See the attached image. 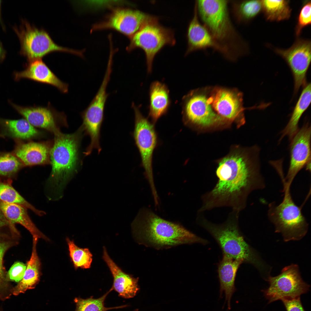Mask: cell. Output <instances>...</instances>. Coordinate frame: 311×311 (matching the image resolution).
<instances>
[{
    "label": "cell",
    "mask_w": 311,
    "mask_h": 311,
    "mask_svg": "<svg viewBox=\"0 0 311 311\" xmlns=\"http://www.w3.org/2000/svg\"><path fill=\"white\" fill-rule=\"evenodd\" d=\"M259 153L232 152L221 160L216 170L218 180L210 191L202 197L201 212L222 207L239 213L246 207L249 194L264 188L266 183L260 172Z\"/></svg>",
    "instance_id": "1"
},
{
    "label": "cell",
    "mask_w": 311,
    "mask_h": 311,
    "mask_svg": "<svg viewBox=\"0 0 311 311\" xmlns=\"http://www.w3.org/2000/svg\"><path fill=\"white\" fill-rule=\"evenodd\" d=\"M229 0L196 1L198 15L220 48L221 55L235 61L249 53L248 43L233 24L228 7Z\"/></svg>",
    "instance_id": "2"
},
{
    "label": "cell",
    "mask_w": 311,
    "mask_h": 311,
    "mask_svg": "<svg viewBox=\"0 0 311 311\" xmlns=\"http://www.w3.org/2000/svg\"><path fill=\"white\" fill-rule=\"evenodd\" d=\"M132 228L138 243L156 249L183 244L208 243L180 224L165 220L147 208L140 210L132 223Z\"/></svg>",
    "instance_id": "3"
},
{
    "label": "cell",
    "mask_w": 311,
    "mask_h": 311,
    "mask_svg": "<svg viewBox=\"0 0 311 311\" xmlns=\"http://www.w3.org/2000/svg\"><path fill=\"white\" fill-rule=\"evenodd\" d=\"M239 214L232 211L226 220L220 224L210 221L200 213L197 219L198 224L216 240L223 255L251 264L262 270L264 268L262 262L255 251L245 241L240 230Z\"/></svg>",
    "instance_id": "4"
},
{
    "label": "cell",
    "mask_w": 311,
    "mask_h": 311,
    "mask_svg": "<svg viewBox=\"0 0 311 311\" xmlns=\"http://www.w3.org/2000/svg\"><path fill=\"white\" fill-rule=\"evenodd\" d=\"M50 150L52 170L48 183L55 192H60L76 170L78 160L79 138L76 134L60 132L54 135Z\"/></svg>",
    "instance_id": "5"
},
{
    "label": "cell",
    "mask_w": 311,
    "mask_h": 311,
    "mask_svg": "<svg viewBox=\"0 0 311 311\" xmlns=\"http://www.w3.org/2000/svg\"><path fill=\"white\" fill-rule=\"evenodd\" d=\"M290 187L283 188L284 197L280 203L273 202L269 204L267 214L275 232L280 233L285 241L301 239L308 228V223L301 208L293 200Z\"/></svg>",
    "instance_id": "6"
},
{
    "label": "cell",
    "mask_w": 311,
    "mask_h": 311,
    "mask_svg": "<svg viewBox=\"0 0 311 311\" xmlns=\"http://www.w3.org/2000/svg\"><path fill=\"white\" fill-rule=\"evenodd\" d=\"M13 28L20 42V54L26 57L29 62L41 59L48 54L54 51L68 52L83 57V51L57 45L45 30L31 24L25 20H22L19 28L14 26Z\"/></svg>",
    "instance_id": "7"
},
{
    "label": "cell",
    "mask_w": 311,
    "mask_h": 311,
    "mask_svg": "<svg viewBox=\"0 0 311 311\" xmlns=\"http://www.w3.org/2000/svg\"><path fill=\"white\" fill-rule=\"evenodd\" d=\"M156 16L147 22L132 36L129 49H142L146 59L148 73L151 72L155 56L165 46L176 43L174 31L162 25Z\"/></svg>",
    "instance_id": "8"
},
{
    "label": "cell",
    "mask_w": 311,
    "mask_h": 311,
    "mask_svg": "<svg viewBox=\"0 0 311 311\" xmlns=\"http://www.w3.org/2000/svg\"><path fill=\"white\" fill-rule=\"evenodd\" d=\"M209 91L207 88L194 90L183 97L182 114L185 125L209 127L223 125L229 122L213 110L210 100Z\"/></svg>",
    "instance_id": "9"
},
{
    "label": "cell",
    "mask_w": 311,
    "mask_h": 311,
    "mask_svg": "<svg viewBox=\"0 0 311 311\" xmlns=\"http://www.w3.org/2000/svg\"><path fill=\"white\" fill-rule=\"evenodd\" d=\"M132 107L135 116L133 136L139 151L145 175L149 184L152 195L157 193L154 181L152 160L153 153L158 143V136L154 124L143 116L139 107L133 103Z\"/></svg>",
    "instance_id": "10"
},
{
    "label": "cell",
    "mask_w": 311,
    "mask_h": 311,
    "mask_svg": "<svg viewBox=\"0 0 311 311\" xmlns=\"http://www.w3.org/2000/svg\"><path fill=\"white\" fill-rule=\"evenodd\" d=\"M111 72L107 70L99 88L87 107L81 113L82 126L86 133L90 139V144L86 153L91 154L96 149L99 153L101 149L100 139L101 127L104 120L105 105L109 94L106 92Z\"/></svg>",
    "instance_id": "11"
},
{
    "label": "cell",
    "mask_w": 311,
    "mask_h": 311,
    "mask_svg": "<svg viewBox=\"0 0 311 311\" xmlns=\"http://www.w3.org/2000/svg\"><path fill=\"white\" fill-rule=\"evenodd\" d=\"M266 280L269 287L263 290L268 304L284 299L293 298L307 293L310 286L302 279L297 265L284 268L281 273L274 277L269 276Z\"/></svg>",
    "instance_id": "12"
},
{
    "label": "cell",
    "mask_w": 311,
    "mask_h": 311,
    "mask_svg": "<svg viewBox=\"0 0 311 311\" xmlns=\"http://www.w3.org/2000/svg\"><path fill=\"white\" fill-rule=\"evenodd\" d=\"M275 52L286 62L292 72L294 81V91L306 85V75L311 60L310 40L299 38L296 39L288 49L274 48Z\"/></svg>",
    "instance_id": "13"
},
{
    "label": "cell",
    "mask_w": 311,
    "mask_h": 311,
    "mask_svg": "<svg viewBox=\"0 0 311 311\" xmlns=\"http://www.w3.org/2000/svg\"><path fill=\"white\" fill-rule=\"evenodd\" d=\"M212 106L219 115L229 122H244L242 94L237 90L216 87L210 89Z\"/></svg>",
    "instance_id": "14"
},
{
    "label": "cell",
    "mask_w": 311,
    "mask_h": 311,
    "mask_svg": "<svg viewBox=\"0 0 311 311\" xmlns=\"http://www.w3.org/2000/svg\"><path fill=\"white\" fill-rule=\"evenodd\" d=\"M156 16L138 10L117 8L94 28L113 29L131 37L144 24Z\"/></svg>",
    "instance_id": "15"
},
{
    "label": "cell",
    "mask_w": 311,
    "mask_h": 311,
    "mask_svg": "<svg viewBox=\"0 0 311 311\" xmlns=\"http://www.w3.org/2000/svg\"><path fill=\"white\" fill-rule=\"evenodd\" d=\"M311 128L308 122L305 124L291 141L290 160L285 177L283 187L290 186L298 172L310 163Z\"/></svg>",
    "instance_id": "16"
},
{
    "label": "cell",
    "mask_w": 311,
    "mask_h": 311,
    "mask_svg": "<svg viewBox=\"0 0 311 311\" xmlns=\"http://www.w3.org/2000/svg\"><path fill=\"white\" fill-rule=\"evenodd\" d=\"M12 106L33 126L45 129L55 135L60 132L57 126L59 120H64V115L58 112L49 103L46 107H22L11 103Z\"/></svg>",
    "instance_id": "17"
},
{
    "label": "cell",
    "mask_w": 311,
    "mask_h": 311,
    "mask_svg": "<svg viewBox=\"0 0 311 311\" xmlns=\"http://www.w3.org/2000/svg\"><path fill=\"white\" fill-rule=\"evenodd\" d=\"M187 46L185 55L198 50L211 48L221 54V50L212 35L199 18L195 2L194 14L186 33Z\"/></svg>",
    "instance_id": "18"
},
{
    "label": "cell",
    "mask_w": 311,
    "mask_h": 311,
    "mask_svg": "<svg viewBox=\"0 0 311 311\" xmlns=\"http://www.w3.org/2000/svg\"><path fill=\"white\" fill-rule=\"evenodd\" d=\"M29 62L24 70L14 73V77L16 80L27 79L52 85L62 93H65L68 92V84L60 80L42 59L36 60Z\"/></svg>",
    "instance_id": "19"
},
{
    "label": "cell",
    "mask_w": 311,
    "mask_h": 311,
    "mask_svg": "<svg viewBox=\"0 0 311 311\" xmlns=\"http://www.w3.org/2000/svg\"><path fill=\"white\" fill-rule=\"evenodd\" d=\"M103 258L113 277L111 289L118 293L119 296L124 298L134 297L139 289V278H135L124 272L110 257L105 246L103 247Z\"/></svg>",
    "instance_id": "20"
},
{
    "label": "cell",
    "mask_w": 311,
    "mask_h": 311,
    "mask_svg": "<svg viewBox=\"0 0 311 311\" xmlns=\"http://www.w3.org/2000/svg\"><path fill=\"white\" fill-rule=\"evenodd\" d=\"M242 261L223 255L218 265V273L220 284L219 297H222L223 293L225 295L224 304L227 303V309H231V301L234 293L236 289L235 281L238 270Z\"/></svg>",
    "instance_id": "21"
},
{
    "label": "cell",
    "mask_w": 311,
    "mask_h": 311,
    "mask_svg": "<svg viewBox=\"0 0 311 311\" xmlns=\"http://www.w3.org/2000/svg\"><path fill=\"white\" fill-rule=\"evenodd\" d=\"M38 239L37 238H33L31 256L27 262L23 278L12 289V293L14 295H18L25 293L28 290L34 288L39 281L41 275V263L36 249Z\"/></svg>",
    "instance_id": "22"
},
{
    "label": "cell",
    "mask_w": 311,
    "mask_h": 311,
    "mask_svg": "<svg viewBox=\"0 0 311 311\" xmlns=\"http://www.w3.org/2000/svg\"><path fill=\"white\" fill-rule=\"evenodd\" d=\"M169 93L167 86L159 81H154L150 86L149 116L154 124L168 110L171 103Z\"/></svg>",
    "instance_id": "23"
},
{
    "label": "cell",
    "mask_w": 311,
    "mask_h": 311,
    "mask_svg": "<svg viewBox=\"0 0 311 311\" xmlns=\"http://www.w3.org/2000/svg\"><path fill=\"white\" fill-rule=\"evenodd\" d=\"M50 150L45 143L32 142L19 145L15 153L22 164L30 166L49 163Z\"/></svg>",
    "instance_id": "24"
},
{
    "label": "cell",
    "mask_w": 311,
    "mask_h": 311,
    "mask_svg": "<svg viewBox=\"0 0 311 311\" xmlns=\"http://www.w3.org/2000/svg\"><path fill=\"white\" fill-rule=\"evenodd\" d=\"M0 209L7 220L12 223L19 224L26 228L33 238H41L46 241L49 238L36 227L29 216L26 208L19 204L0 201Z\"/></svg>",
    "instance_id": "25"
},
{
    "label": "cell",
    "mask_w": 311,
    "mask_h": 311,
    "mask_svg": "<svg viewBox=\"0 0 311 311\" xmlns=\"http://www.w3.org/2000/svg\"><path fill=\"white\" fill-rule=\"evenodd\" d=\"M230 12L238 24L249 23L262 11V0L230 1Z\"/></svg>",
    "instance_id": "26"
},
{
    "label": "cell",
    "mask_w": 311,
    "mask_h": 311,
    "mask_svg": "<svg viewBox=\"0 0 311 311\" xmlns=\"http://www.w3.org/2000/svg\"><path fill=\"white\" fill-rule=\"evenodd\" d=\"M311 99V84L309 83L306 85L303 89L289 122L281 132L279 141L285 136H287L290 141H291L299 130V121L310 105Z\"/></svg>",
    "instance_id": "27"
},
{
    "label": "cell",
    "mask_w": 311,
    "mask_h": 311,
    "mask_svg": "<svg viewBox=\"0 0 311 311\" xmlns=\"http://www.w3.org/2000/svg\"><path fill=\"white\" fill-rule=\"evenodd\" d=\"M262 11L268 21H279L289 19L292 9L289 0H262Z\"/></svg>",
    "instance_id": "28"
},
{
    "label": "cell",
    "mask_w": 311,
    "mask_h": 311,
    "mask_svg": "<svg viewBox=\"0 0 311 311\" xmlns=\"http://www.w3.org/2000/svg\"><path fill=\"white\" fill-rule=\"evenodd\" d=\"M0 120L10 134L14 137L27 139L35 137L38 134V131L25 119Z\"/></svg>",
    "instance_id": "29"
},
{
    "label": "cell",
    "mask_w": 311,
    "mask_h": 311,
    "mask_svg": "<svg viewBox=\"0 0 311 311\" xmlns=\"http://www.w3.org/2000/svg\"><path fill=\"white\" fill-rule=\"evenodd\" d=\"M14 242L10 238L0 237V299L8 298L12 293L9 281L3 264V259L7 251L14 244Z\"/></svg>",
    "instance_id": "30"
},
{
    "label": "cell",
    "mask_w": 311,
    "mask_h": 311,
    "mask_svg": "<svg viewBox=\"0 0 311 311\" xmlns=\"http://www.w3.org/2000/svg\"><path fill=\"white\" fill-rule=\"evenodd\" d=\"M69 255L75 268L86 269L90 268L92 261V255L87 248H80L73 241L67 238Z\"/></svg>",
    "instance_id": "31"
},
{
    "label": "cell",
    "mask_w": 311,
    "mask_h": 311,
    "mask_svg": "<svg viewBox=\"0 0 311 311\" xmlns=\"http://www.w3.org/2000/svg\"><path fill=\"white\" fill-rule=\"evenodd\" d=\"M112 291L111 288L102 296L97 299L93 297L83 299L80 297L75 298L74 301L76 305L75 311H107L108 310L127 306L125 305L117 307L107 308L105 306L104 302L107 296Z\"/></svg>",
    "instance_id": "32"
},
{
    "label": "cell",
    "mask_w": 311,
    "mask_h": 311,
    "mask_svg": "<svg viewBox=\"0 0 311 311\" xmlns=\"http://www.w3.org/2000/svg\"><path fill=\"white\" fill-rule=\"evenodd\" d=\"M0 200L6 203L21 205L30 209L39 216L44 214V212L36 209L27 202L12 186L5 183L0 182Z\"/></svg>",
    "instance_id": "33"
},
{
    "label": "cell",
    "mask_w": 311,
    "mask_h": 311,
    "mask_svg": "<svg viewBox=\"0 0 311 311\" xmlns=\"http://www.w3.org/2000/svg\"><path fill=\"white\" fill-rule=\"evenodd\" d=\"M22 163L17 157L10 154L0 156V175H7L16 172Z\"/></svg>",
    "instance_id": "34"
},
{
    "label": "cell",
    "mask_w": 311,
    "mask_h": 311,
    "mask_svg": "<svg viewBox=\"0 0 311 311\" xmlns=\"http://www.w3.org/2000/svg\"><path fill=\"white\" fill-rule=\"evenodd\" d=\"M311 1L306 0L303 2L297 19L295 31L296 35L299 36L305 27L311 24Z\"/></svg>",
    "instance_id": "35"
},
{
    "label": "cell",
    "mask_w": 311,
    "mask_h": 311,
    "mask_svg": "<svg viewBox=\"0 0 311 311\" xmlns=\"http://www.w3.org/2000/svg\"><path fill=\"white\" fill-rule=\"evenodd\" d=\"M26 268L24 263L17 261L12 265L7 273V277L9 281L19 282L22 278Z\"/></svg>",
    "instance_id": "36"
},
{
    "label": "cell",
    "mask_w": 311,
    "mask_h": 311,
    "mask_svg": "<svg viewBox=\"0 0 311 311\" xmlns=\"http://www.w3.org/2000/svg\"><path fill=\"white\" fill-rule=\"evenodd\" d=\"M287 311H305L301 304L300 297L281 300Z\"/></svg>",
    "instance_id": "37"
},
{
    "label": "cell",
    "mask_w": 311,
    "mask_h": 311,
    "mask_svg": "<svg viewBox=\"0 0 311 311\" xmlns=\"http://www.w3.org/2000/svg\"><path fill=\"white\" fill-rule=\"evenodd\" d=\"M8 223V221L0 209V229L7 225Z\"/></svg>",
    "instance_id": "38"
},
{
    "label": "cell",
    "mask_w": 311,
    "mask_h": 311,
    "mask_svg": "<svg viewBox=\"0 0 311 311\" xmlns=\"http://www.w3.org/2000/svg\"><path fill=\"white\" fill-rule=\"evenodd\" d=\"M6 52L3 48L2 45L0 42V62H2L5 58Z\"/></svg>",
    "instance_id": "39"
},
{
    "label": "cell",
    "mask_w": 311,
    "mask_h": 311,
    "mask_svg": "<svg viewBox=\"0 0 311 311\" xmlns=\"http://www.w3.org/2000/svg\"><path fill=\"white\" fill-rule=\"evenodd\" d=\"M1 3H2V1L0 0V24H1V26H2L3 29V30H5V27L3 25V21H2V18H1Z\"/></svg>",
    "instance_id": "40"
},
{
    "label": "cell",
    "mask_w": 311,
    "mask_h": 311,
    "mask_svg": "<svg viewBox=\"0 0 311 311\" xmlns=\"http://www.w3.org/2000/svg\"><path fill=\"white\" fill-rule=\"evenodd\" d=\"M138 309H136L134 311H138Z\"/></svg>",
    "instance_id": "41"
},
{
    "label": "cell",
    "mask_w": 311,
    "mask_h": 311,
    "mask_svg": "<svg viewBox=\"0 0 311 311\" xmlns=\"http://www.w3.org/2000/svg\"><path fill=\"white\" fill-rule=\"evenodd\" d=\"M0 311H1L0 310Z\"/></svg>",
    "instance_id": "42"
}]
</instances>
